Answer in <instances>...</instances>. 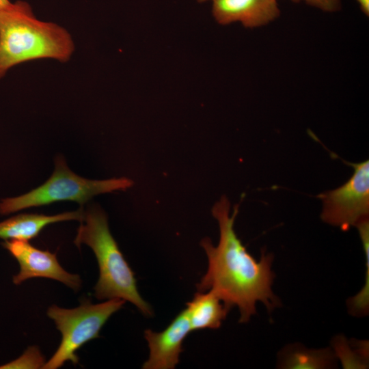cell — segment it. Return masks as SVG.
<instances>
[{"mask_svg":"<svg viewBox=\"0 0 369 369\" xmlns=\"http://www.w3.org/2000/svg\"><path fill=\"white\" fill-rule=\"evenodd\" d=\"M219 227V241L214 246L209 238L201 241L208 258V269L196 284L198 292L211 290L230 310L236 306L240 323H247L256 313V303H262L269 312L279 305L272 290L275 278L271 270L273 257L261 252L257 261L238 238L234 224L238 206L230 213V203L222 196L212 208Z\"/></svg>","mask_w":369,"mask_h":369,"instance_id":"cell-1","label":"cell"},{"mask_svg":"<svg viewBox=\"0 0 369 369\" xmlns=\"http://www.w3.org/2000/svg\"><path fill=\"white\" fill-rule=\"evenodd\" d=\"M74 49L68 31L37 18L27 2H10L0 10V79L13 67L30 61L67 62Z\"/></svg>","mask_w":369,"mask_h":369,"instance_id":"cell-2","label":"cell"},{"mask_svg":"<svg viewBox=\"0 0 369 369\" xmlns=\"http://www.w3.org/2000/svg\"><path fill=\"white\" fill-rule=\"evenodd\" d=\"M74 243L87 245L94 251L99 267L94 296L99 300L120 299L135 305L146 316H152L151 306L138 292L135 273L110 232L107 217L96 204L89 206L77 229Z\"/></svg>","mask_w":369,"mask_h":369,"instance_id":"cell-3","label":"cell"},{"mask_svg":"<svg viewBox=\"0 0 369 369\" xmlns=\"http://www.w3.org/2000/svg\"><path fill=\"white\" fill-rule=\"evenodd\" d=\"M133 181L126 177L106 180H90L77 175L67 166L64 159L57 156L51 177L29 192L0 201V214L7 215L24 209L71 201L83 205L94 196L116 191L126 190Z\"/></svg>","mask_w":369,"mask_h":369,"instance_id":"cell-4","label":"cell"},{"mask_svg":"<svg viewBox=\"0 0 369 369\" xmlns=\"http://www.w3.org/2000/svg\"><path fill=\"white\" fill-rule=\"evenodd\" d=\"M125 302L120 299H111L93 304L84 300L73 309L55 305L49 307L47 315L54 320L62 337L59 347L42 368L57 369L67 361L77 364L79 357L76 351L90 340L99 338L101 328Z\"/></svg>","mask_w":369,"mask_h":369,"instance_id":"cell-5","label":"cell"},{"mask_svg":"<svg viewBox=\"0 0 369 369\" xmlns=\"http://www.w3.org/2000/svg\"><path fill=\"white\" fill-rule=\"evenodd\" d=\"M350 164L354 172L346 182L318 195L323 203L322 219L343 231L369 214V161Z\"/></svg>","mask_w":369,"mask_h":369,"instance_id":"cell-6","label":"cell"},{"mask_svg":"<svg viewBox=\"0 0 369 369\" xmlns=\"http://www.w3.org/2000/svg\"><path fill=\"white\" fill-rule=\"evenodd\" d=\"M1 245L18 262L20 271L12 279L15 285L28 279L44 277L59 281L75 291L80 289V276L64 270L56 253L38 249L26 241L5 240Z\"/></svg>","mask_w":369,"mask_h":369,"instance_id":"cell-7","label":"cell"},{"mask_svg":"<svg viewBox=\"0 0 369 369\" xmlns=\"http://www.w3.org/2000/svg\"><path fill=\"white\" fill-rule=\"evenodd\" d=\"M192 331L186 309L181 311L170 324L161 332L146 329L144 336L148 342L149 357L143 369H174L179 363L182 342Z\"/></svg>","mask_w":369,"mask_h":369,"instance_id":"cell-8","label":"cell"},{"mask_svg":"<svg viewBox=\"0 0 369 369\" xmlns=\"http://www.w3.org/2000/svg\"><path fill=\"white\" fill-rule=\"evenodd\" d=\"M212 14L220 25L240 23L247 28L269 24L280 14L277 0H213Z\"/></svg>","mask_w":369,"mask_h":369,"instance_id":"cell-9","label":"cell"},{"mask_svg":"<svg viewBox=\"0 0 369 369\" xmlns=\"http://www.w3.org/2000/svg\"><path fill=\"white\" fill-rule=\"evenodd\" d=\"M85 210L79 209L54 215L22 213L0 222V238L29 241L36 237L47 226L70 220L82 221Z\"/></svg>","mask_w":369,"mask_h":369,"instance_id":"cell-10","label":"cell"},{"mask_svg":"<svg viewBox=\"0 0 369 369\" xmlns=\"http://www.w3.org/2000/svg\"><path fill=\"white\" fill-rule=\"evenodd\" d=\"M186 304L191 331L218 329L230 311L211 290L197 292Z\"/></svg>","mask_w":369,"mask_h":369,"instance_id":"cell-11","label":"cell"},{"mask_svg":"<svg viewBox=\"0 0 369 369\" xmlns=\"http://www.w3.org/2000/svg\"><path fill=\"white\" fill-rule=\"evenodd\" d=\"M335 356L328 349H308L301 345H290L280 353L279 368L288 369H319L333 366Z\"/></svg>","mask_w":369,"mask_h":369,"instance_id":"cell-12","label":"cell"},{"mask_svg":"<svg viewBox=\"0 0 369 369\" xmlns=\"http://www.w3.org/2000/svg\"><path fill=\"white\" fill-rule=\"evenodd\" d=\"M44 357L36 346H29L18 359L0 366V369L42 368Z\"/></svg>","mask_w":369,"mask_h":369,"instance_id":"cell-13","label":"cell"},{"mask_svg":"<svg viewBox=\"0 0 369 369\" xmlns=\"http://www.w3.org/2000/svg\"><path fill=\"white\" fill-rule=\"evenodd\" d=\"M304 1L307 4L320 9L322 11L333 12L340 8L341 0H292Z\"/></svg>","mask_w":369,"mask_h":369,"instance_id":"cell-14","label":"cell"},{"mask_svg":"<svg viewBox=\"0 0 369 369\" xmlns=\"http://www.w3.org/2000/svg\"><path fill=\"white\" fill-rule=\"evenodd\" d=\"M361 11L367 16H369V0H356Z\"/></svg>","mask_w":369,"mask_h":369,"instance_id":"cell-15","label":"cell"},{"mask_svg":"<svg viewBox=\"0 0 369 369\" xmlns=\"http://www.w3.org/2000/svg\"><path fill=\"white\" fill-rule=\"evenodd\" d=\"M10 2V0H0V10L7 6Z\"/></svg>","mask_w":369,"mask_h":369,"instance_id":"cell-16","label":"cell"},{"mask_svg":"<svg viewBox=\"0 0 369 369\" xmlns=\"http://www.w3.org/2000/svg\"><path fill=\"white\" fill-rule=\"evenodd\" d=\"M198 2L200 3H203V2H205V1H213V0H197Z\"/></svg>","mask_w":369,"mask_h":369,"instance_id":"cell-17","label":"cell"}]
</instances>
